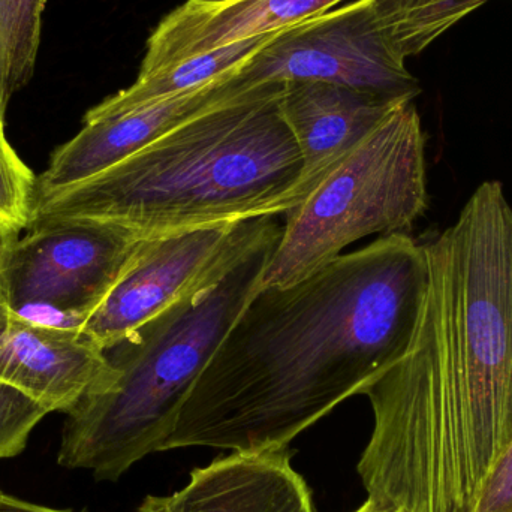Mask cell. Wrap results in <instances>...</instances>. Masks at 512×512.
Segmentation results:
<instances>
[{
  "label": "cell",
  "mask_w": 512,
  "mask_h": 512,
  "mask_svg": "<svg viewBox=\"0 0 512 512\" xmlns=\"http://www.w3.org/2000/svg\"><path fill=\"white\" fill-rule=\"evenodd\" d=\"M429 282L408 349L364 396L367 498L466 512L512 441V206L495 180L426 243Z\"/></svg>",
  "instance_id": "cell-1"
},
{
  "label": "cell",
  "mask_w": 512,
  "mask_h": 512,
  "mask_svg": "<svg viewBox=\"0 0 512 512\" xmlns=\"http://www.w3.org/2000/svg\"><path fill=\"white\" fill-rule=\"evenodd\" d=\"M427 282L426 246L397 233L259 289L192 385L162 453L288 447L403 357Z\"/></svg>",
  "instance_id": "cell-2"
},
{
  "label": "cell",
  "mask_w": 512,
  "mask_h": 512,
  "mask_svg": "<svg viewBox=\"0 0 512 512\" xmlns=\"http://www.w3.org/2000/svg\"><path fill=\"white\" fill-rule=\"evenodd\" d=\"M285 83H248L155 143L33 200L26 230L98 222L138 240L285 215L303 158L280 111Z\"/></svg>",
  "instance_id": "cell-3"
},
{
  "label": "cell",
  "mask_w": 512,
  "mask_h": 512,
  "mask_svg": "<svg viewBox=\"0 0 512 512\" xmlns=\"http://www.w3.org/2000/svg\"><path fill=\"white\" fill-rule=\"evenodd\" d=\"M282 228L265 219L227 267L105 349L108 372L66 412L57 463L117 481L164 450L192 385L261 288Z\"/></svg>",
  "instance_id": "cell-4"
},
{
  "label": "cell",
  "mask_w": 512,
  "mask_h": 512,
  "mask_svg": "<svg viewBox=\"0 0 512 512\" xmlns=\"http://www.w3.org/2000/svg\"><path fill=\"white\" fill-rule=\"evenodd\" d=\"M427 206L426 134L405 101L285 213L259 289L298 282L364 237L405 233Z\"/></svg>",
  "instance_id": "cell-5"
},
{
  "label": "cell",
  "mask_w": 512,
  "mask_h": 512,
  "mask_svg": "<svg viewBox=\"0 0 512 512\" xmlns=\"http://www.w3.org/2000/svg\"><path fill=\"white\" fill-rule=\"evenodd\" d=\"M0 246V298L14 312L80 327L104 300L140 240L113 225L65 221Z\"/></svg>",
  "instance_id": "cell-6"
},
{
  "label": "cell",
  "mask_w": 512,
  "mask_h": 512,
  "mask_svg": "<svg viewBox=\"0 0 512 512\" xmlns=\"http://www.w3.org/2000/svg\"><path fill=\"white\" fill-rule=\"evenodd\" d=\"M239 77L248 83L325 81L393 101H414L421 92L373 0H346L282 30Z\"/></svg>",
  "instance_id": "cell-7"
},
{
  "label": "cell",
  "mask_w": 512,
  "mask_h": 512,
  "mask_svg": "<svg viewBox=\"0 0 512 512\" xmlns=\"http://www.w3.org/2000/svg\"><path fill=\"white\" fill-rule=\"evenodd\" d=\"M265 219L140 240L104 300L78 330L104 351L117 345L227 267L251 245Z\"/></svg>",
  "instance_id": "cell-8"
},
{
  "label": "cell",
  "mask_w": 512,
  "mask_h": 512,
  "mask_svg": "<svg viewBox=\"0 0 512 512\" xmlns=\"http://www.w3.org/2000/svg\"><path fill=\"white\" fill-rule=\"evenodd\" d=\"M245 84L248 81L242 80L237 72L200 89L132 110L87 111L83 129L51 155L47 170L36 177L35 198L71 188L119 164Z\"/></svg>",
  "instance_id": "cell-9"
},
{
  "label": "cell",
  "mask_w": 512,
  "mask_h": 512,
  "mask_svg": "<svg viewBox=\"0 0 512 512\" xmlns=\"http://www.w3.org/2000/svg\"><path fill=\"white\" fill-rule=\"evenodd\" d=\"M104 349L78 328L33 321L0 298V382L50 412H68L105 373Z\"/></svg>",
  "instance_id": "cell-10"
},
{
  "label": "cell",
  "mask_w": 512,
  "mask_h": 512,
  "mask_svg": "<svg viewBox=\"0 0 512 512\" xmlns=\"http://www.w3.org/2000/svg\"><path fill=\"white\" fill-rule=\"evenodd\" d=\"M343 2L346 0H186L153 30L138 75L282 32Z\"/></svg>",
  "instance_id": "cell-11"
},
{
  "label": "cell",
  "mask_w": 512,
  "mask_h": 512,
  "mask_svg": "<svg viewBox=\"0 0 512 512\" xmlns=\"http://www.w3.org/2000/svg\"><path fill=\"white\" fill-rule=\"evenodd\" d=\"M402 102L325 81L285 83L280 111L303 158L297 204Z\"/></svg>",
  "instance_id": "cell-12"
},
{
  "label": "cell",
  "mask_w": 512,
  "mask_h": 512,
  "mask_svg": "<svg viewBox=\"0 0 512 512\" xmlns=\"http://www.w3.org/2000/svg\"><path fill=\"white\" fill-rule=\"evenodd\" d=\"M288 447L233 453L194 469L168 496H147L140 512H313L312 493Z\"/></svg>",
  "instance_id": "cell-13"
},
{
  "label": "cell",
  "mask_w": 512,
  "mask_h": 512,
  "mask_svg": "<svg viewBox=\"0 0 512 512\" xmlns=\"http://www.w3.org/2000/svg\"><path fill=\"white\" fill-rule=\"evenodd\" d=\"M261 36L249 41L237 42L218 50L198 54L183 62L174 63L161 71L149 75H138L128 89L120 90L116 95L104 99L93 107L96 113H119L143 107L161 99L171 98L180 93L200 89L222 78L237 74L243 65L276 36Z\"/></svg>",
  "instance_id": "cell-14"
},
{
  "label": "cell",
  "mask_w": 512,
  "mask_h": 512,
  "mask_svg": "<svg viewBox=\"0 0 512 512\" xmlns=\"http://www.w3.org/2000/svg\"><path fill=\"white\" fill-rule=\"evenodd\" d=\"M45 0H0V125L35 72Z\"/></svg>",
  "instance_id": "cell-15"
},
{
  "label": "cell",
  "mask_w": 512,
  "mask_h": 512,
  "mask_svg": "<svg viewBox=\"0 0 512 512\" xmlns=\"http://www.w3.org/2000/svg\"><path fill=\"white\" fill-rule=\"evenodd\" d=\"M36 177L18 158L0 125V246L18 239L32 216Z\"/></svg>",
  "instance_id": "cell-16"
},
{
  "label": "cell",
  "mask_w": 512,
  "mask_h": 512,
  "mask_svg": "<svg viewBox=\"0 0 512 512\" xmlns=\"http://www.w3.org/2000/svg\"><path fill=\"white\" fill-rule=\"evenodd\" d=\"M48 414L51 412L38 402L0 382V460L18 456L32 430Z\"/></svg>",
  "instance_id": "cell-17"
},
{
  "label": "cell",
  "mask_w": 512,
  "mask_h": 512,
  "mask_svg": "<svg viewBox=\"0 0 512 512\" xmlns=\"http://www.w3.org/2000/svg\"><path fill=\"white\" fill-rule=\"evenodd\" d=\"M466 512H512V441L490 469Z\"/></svg>",
  "instance_id": "cell-18"
},
{
  "label": "cell",
  "mask_w": 512,
  "mask_h": 512,
  "mask_svg": "<svg viewBox=\"0 0 512 512\" xmlns=\"http://www.w3.org/2000/svg\"><path fill=\"white\" fill-rule=\"evenodd\" d=\"M0 512H72L66 510H54V508L42 507L32 502L21 501L14 496L0 492Z\"/></svg>",
  "instance_id": "cell-19"
},
{
  "label": "cell",
  "mask_w": 512,
  "mask_h": 512,
  "mask_svg": "<svg viewBox=\"0 0 512 512\" xmlns=\"http://www.w3.org/2000/svg\"><path fill=\"white\" fill-rule=\"evenodd\" d=\"M354 512H406L402 508L394 507V505L382 504V502L373 501L367 498V501Z\"/></svg>",
  "instance_id": "cell-20"
},
{
  "label": "cell",
  "mask_w": 512,
  "mask_h": 512,
  "mask_svg": "<svg viewBox=\"0 0 512 512\" xmlns=\"http://www.w3.org/2000/svg\"><path fill=\"white\" fill-rule=\"evenodd\" d=\"M0 492H2V490H0Z\"/></svg>",
  "instance_id": "cell-21"
}]
</instances>
